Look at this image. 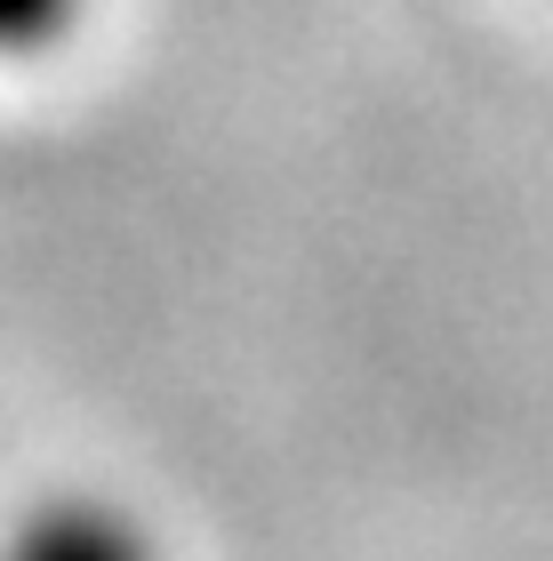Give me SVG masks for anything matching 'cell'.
Masks as SVG:
<instances>
[{
  "label": "cell",
  "instance_id": "6da1fadb",
  "mask_svg": "<svg viewBox=\"0 0 553 561\" xmlns=\"http://www.w3.org/2000/svg\"><path fill=\"white\" fill-rule=\"evenodd\" d=\"M89 0H0V57H41L81 24Z\"/></svg>",
  "mask_w": 553,
  "mask_h": 561
}]
</instances>
